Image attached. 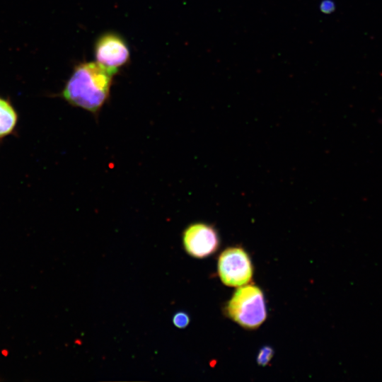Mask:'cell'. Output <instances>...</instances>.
Listing matches in <instances>:
<instances>
[{"mask_svg": "<svg viewBox=\"0 0 382 382\" xmlns=\"http://www.w3.org/2000/svg\"><path fill=\"white\" fill-rule=\"evenodd\" d=\"M182 242L188 255L202 259L216 252L220 245V238L212 224L197 221L189 224L183 230Z\"/></svg>", "mask_w": 382, "mask_h": 382, "instance_id": "5", "label": "cell"}, {"mask_svg": "<svg viewBox=\"0 0 382 382\" xmlns=\"http://www.w3.org/2000/svg\"><path fill=\"white\" fill-rule=\"evenodd\" d=\"M274 355V349L270 346H264L259 350L256 361L258 365L267 366L272 360Z\"/></svg>", "mask_w": 382, "mask_h": 382, "instance_id": "7", "label": "cell"}, {"mask_svg": "<svg viewBox=\"0 0 382 382\" xmlns=\"http://www.w3.org/2000/svg\"><path fill=\"white\" fill-rule=\"evenodd\" d=\"M320 10L324 13H330L335 10V4L331 0H323L320 4Z\"/></svg>", "mask_w": 382, "mask_h": 382, "instance_id": "9", "label": "cell"}, {"mask_svg": "<svg viewBox=\"0 0 382 382\" xmlns=\"http://www.w3.org/2000/svg\"><path fill=\"white\" fill-rule=\"evenodd\" d=\"M93 51L96 62L116 74L130 61L128 43L116 32H105L99 35L94 43Z\"/></svg>", "mask_w": 382, "mask_h": 382, "instance_id": "4", "label": "cell"}, {"mask_svg": "<svg viewBox=\"0 0 382 382\" xmlns=\"http://www.w3.org/2000/svg\"><path fill=\"white\" fill-rule=\"evenodd\" d=\"M172 320L175 327L185 328L189 325L190 318L186 312L178 311L173 315Z\"/></svg>", "mask_w": 382, "mask_h": 382, "instance_id": "8", "label": "cell"}, {"mask_svg": "<svg viewBox=\"0 0 382 382\" xmlns=\"http://www.w3.org/2000/svg\"><path fill=\"white\" fill-rule=\"evenodd\" d=\"M116 74L97 62H83L75 66L62 91L71 105L98 117L110 96Z\"/></svg>", "mask_w": 382, "mask_h": 382, "instance_id": "1", "label": "cell"}, {"mask_svg": "<svg viewBox=\"0 0 382 382\" xmlns=\"http://www.w3.org/2000/svg\"><path fill=\"white\" fill-rule=\"evenodd\" d=\"M224 310L227 317L249 330L260 327L267 315L262 291L255 285L248 284L236 290Z\"/></svg>", "mask_w": 382, "mask_h": 382, "instance_id": "2", "label": "cell"}, {"mask_svg": "<svg viewBox=\"0 0 382 382\" xmlns=\"http://www.w3.org/2000/svg\"><path fill=\"white\" fill-rule=\"evenodd\" d=\"M217 272L224 284L239 287L252 279L253 265L249 255L242 247H229L219 256Z\"/></svg>", "mask_w": 382, "mask_h": 382, "instance_id": "3", "label": "cell"}, {"mask_svg": "<svg viewBox=\"0 0 382 382\" xmlns=\"http://www.w3.org/2000/svg\"><path fill=\"white\" fill-rule=\"evenodd\" d=\"M16 122V114L13 108L0 98V137L12 131Z\"/></svg>", "mask_w": 382, "mask_h": 382, "instance_id": "6", "label": "cell"}]
</instances>
